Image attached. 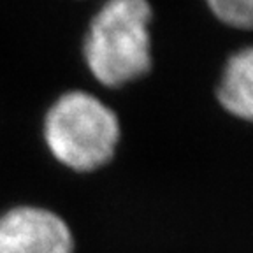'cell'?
Wrapping results in <instances>:
<instances>
[{
  "label": "cell",
  "mask_w": 253,
  "mask_h": 253,
  "mask_svg": "<svg viewBox=\"0 0 253 253\" xmlns=\"http://www.w3.org/2000/svg\"><path fill=\"white\" fill-rule=\"evenodd\" d=\"M148 0H106L84 37V60L106 86H122L151 67Z\"/></svg>",
  "instance_id": "1"
},
{
  "label": "cell",
  "mask_w": 253,
  "mask_h": 253,
  "mask_svg": "<svg viewBox=\"0 0 253 253\" xmlns=\"http://www.w3.org/2000/svg\"><path fill=\"white\" fill-rule=\"evenodd\" d=\"M44 141L60 164L88 172L113 158L120 141V122L115 111L97 97L69 91L47 111Z\"/></svg>",
  "instance_id": "2"
},
{
  "label": "cell",
  "mask_w": 253,
  "mask_h": 253,
  "mask_svg": "<svg viewBox=\"0 0 253 253\" xmlns=\"http://www.w3.org/2000/svg\"><path fill=\"white\" fill-rule=\"evenodd\" d=\"M71 229L53 211L20 206L0 216V253H72Z\"/></svg>",
  "instance_id": "3"
},
{
  "label": "cell",
  "mask_w": 253,
  "mask_h": 253,
  "mask_svg": "<svg viewBox=\"0 0 253 253\" xmlns=\"http://www.w3.org/2000/svg\"><path fill=\"white\" fill-rule=\"evenodd\" d=\"M218 100L230 115L243 120H252L253 53L250 47L229 58L218 88Z\"/></svg>",
  "instance_id": "4"
},
{
  "label": "cell",
  "mask_w": 253,
  "mask_h": 253,
  "mask_svg": "<svg viewBox=\"0 0 253 253\" xmlns=\"http://www.w3.org/2000/svg\"><path fill=\"white\" fill-rule=\"evenodd\" d=\"M218 20L236 28H250L253 18V0H206Z\"/></svg>",
  "instance_id": "5"
}]
</instances>
